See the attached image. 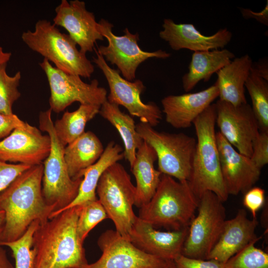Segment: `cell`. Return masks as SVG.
Wrapping results in <instances>:
<instances>
[{"label": "cell", "instance_id": "cell-38", "mask_svg": "<svg viewBox=\"0 0 268 268\" xmlns=\"http://www.w3.org/2000/svg\"><path fill=\"white\" fill-rule=\"evenodd\" d=\"M26 124L13 113L10 115L0 113V139L7 136L14 130L24 127Z\"/></svg>", "mask_w": 268, "mask_h": 268}, {"label": "cell", "instance_id": "cell-3", "mask_svg": "<svg viewBox=\"0 0 268 268\" xmlns=\"http://www.w3.org/2000/svg\"><path fill=\"white\" fill-rule=\"evenodd\" d=\"M216 117V105L212 103L193 123L197 143L188 181L198 200L203 193L210 191L224 202L229 195L221 171L215 130Z\"/></svg>", "mask_w": 268, "mask_h": 268}, {"label": "cell", "instance_id": "cell-15", "mask_svg": "<svg viewBox=\"0 0 268 268\" xmlns=\"http://www.w3.org/2000/svg\"><path fill=\"white\" fill-rule=\"evenodd\" d=\"M54 24L64 28L68 35L85 54L92 52L98 40H104L93 13L88 11L84 1L62 0L55 8Z\"/></svg>", "mask_w": 268, "mask_h": 268}, {"label": "cell", "instance_id": "cell-27", "mask_svg": "<svg viewBox=\"0 0 268 268\" xmlns=\"http://www.w3.org/2000/svg\"><path fill=\"white\" fill-rule=\"evenodd\" d=\"M99 114L118 132L124 145V158L131 167L135 159L136 150L143 142L136 131L134 119L122 112L119 106L107 100L101 105Z\"/></svg>", "mask_w": 268, "mask_h": 268}, {"label": "cell", "instance_id": "cell-29", "mask_svg": "<svg viewBox=\"0 0 268 268\" xmlns=\"http://www.w3.org/2000/svg\"><path fill=\"white\" fill-rule=\"evenodd\" d=\"M245 87L251 97L259 130L268 132V81L250 70Z\"/></svg>", "mask_w": 268, "mask_h": 268}, {"label": "cell", "instance_id": "cell-36", "mask_svg": "<svg viewBox=\"0 0 268 268\" xmlns=\"http://www.w3.org/2000/svg\"><path fill=\"white\" fill-rule=\"evenodd\" d=\"M175 268H224L222 263L213 260H202L186 257L183 254L174 260Z\"/></svg>", "mask_w": 268, "mask_h": 268}, {"label": "cell", "instance_id": "cell-21", "mask_svg": "<svg viewBox=\"0 0 268 268\" xmlns=\"http://www.w3.org/2000/svg\"><path fill=\"white\" fill-rule=\"evenodd\" d=\"M258 222L250 219L246 211L239 209L234 217L226 220L220 235L206 260L225 264L252 241L261 237L255 233Z\"/></svg>", "mask_w": 268, "mask_h": 268}, {"label": "cell", "instance_id": "cell-9", "mask_svg": "<svg viewBox=\"0 0 268 268\" xmlns=\"http://www.w3.org/2000/svg\"><path fill=\"white\" fill-rule=\"evenodd\" d=\"M223 201L213 193L206 191L198 201V212L191 221L182 254L206 260L217 242L226 221Z\"/></svg>", "mask_w": 268, "mask_h": 268}, {"label": "cell", "instance_id": "cell-26", "mask_svg": "<svg viewBox=\"0 0 268 268\" xmlns=\"http://www.w3.org/2000/svg\"><path fill=\"white\" fill-rule=\"evenodd\" d=\"M104 150L101 140L91 131L85 132L66 145L64 159L70 178L73 180L82 178V172L95 163Z\"/></svg>", "mask_w": 268, "mask_h": 268}, {"label": "cell", "instance_id": "cell-1", "mask_svg": "<svg viewBox=\"0 0 268 268\" xmlns=\"http://www.w3.org/2000/svg\"><path fill=\"white\" fill-rule=\"evenodd\" d=\"M43 175V164L32 166L0 193V210L5 216L0 245L19 239L32 222L43 223L54 212L42 194Z\"/></svg>", "mask_w": 268, "mask_h": 268}, {"label": "cell", "instance_id": "cell-17", "mask_svg": "<svg viewBox=\"0 0 268 268\" xmlns=\"http://www.w3.org/2000/svg\"><path fill=\"white\" fill-rule=\"evenodd\" d=\"M221 171L228 195L245 194L258 182L261 169L251 158L239 152L222 135L216 133Z\"/></svg>", "mask_w": 268, "mask_h": 268}, {"label": "cell", "instance_id": "cell-35", "mask_svg": "<svg viewBox=\"0 0 268 268\" xmlns=\"http://www.w3.org/2000/svg\"><path fill=\"white\" fill-rule=\"evenodd\" d=\"M31 166L24 164H9L0 161V193L20 174Z\"/></svg>", "mask_w": 268, "mask_h": 268}, {"label": "cell", "instance_id": "cell-5", "mask_svg": "<svg viewBox=\"0 0 268 268\" xmlns=\"http://www.w3.org/2000/svg\"><path fill=\"white\" fill-rule=\"evenodd\" d=\"M21 39L31 50L66 73L89 78L94 71L92 62L77 48L73 40L49 21L38 20L34 30L23 32Z\"/></svg>", "mask_w": 268, "mask_h": 268}, {"label": "cell", "instance_id": "cell-40", "mask_svg": "<svg viewBox=\"0 0 268 268\" xmlns=\"http://www.w3.org/2000/svg\"><path fill=\"white\" fill-rule=\"evenodd\" d=\"M251 71L268 81V58L260 59L257 62H253Z\"/></svg>", "mask_w": 268, "mask_h": 268}, {"label": "cell", "instance_id": "cell-25", "mask_svg": "<svg viewBox=\"0 0 268 268\" xmlns=\"http://www.w3.org/2000/svg\"><path fill=\"white\" fill-rule=\"evenodd\" d=\"M124 158L122 147L114 141H110L99 159L82 172L80 177L82 179L77 196L60 212L74 206L81 205L88 201L97 200L96 188L102 174L109 167Z\"/></svg>", "mask_w": 268, "mask_h": 268}, {"label": "cell", "instance_id": "cell-16", "mask_svg": "<svg viewBox=\"0 0 268 268\" xmlns=\"http://www.w3.org/2000/svg\"><path fill=\"white\" fill-rule=\"evenodd\" d=\"M50 148L48 134H42L39 129L27 123L0 141V161L36 165L42 164Z\"/></svg>", "mask_w": 268, "mask_h": 268}, {"label": "cell", "instance_id": "cell-41", "mask_svg": "<svg viewBox=\"0 0 268 268\" xmlns=\"http://www.w3.org/2000/svg\"><path fill=\"white\" fill-rule=\"evenodd\" d=\"M0 268H14L8 258L6 251L0 246Z\"/></svg>", "mask_w": 268, "mask_h": 268}, {"label": "cell", "instance_id": "cell-2", "mask_svg": "<svg viewBox=\"0 0 268 268\" xmlns=\"http://www.w3.org/2000/svg\"><path fill=\"white\" fill-rule=\"evenodd\" d=\"M81 205L66 209L40 223L34 233L32 248L35 268H85L88 264L77 233Z\"/></svg>", "mask_w": 268, "mask_h": 268}, {"label": "cell", "instance_id": "cell-28", "mask_svg": "<svg viewBox=\"0 0 268 268\" xmlns=\"http://www.w3.org/2000/svg\"><path fill=\"white\" fill-rule=\"evenodd\" d=\"M101 106L80 104L72 112L66 111L54 123L55 131L61 142L66 146L85 132L86 124L99 114Z\"/></svg>", "mask_w": 268, "mask_h": 268}, {"label": "cell", "instance_id": "cell-32", "mask_svg": "<svg viewBox=\"0 0 268 268\" xmlns=\"http://www.w3.org/2000/svg\"><path fill=\"white\" fill-rule=\"evenodd\" d=\"M7 64L0 66V113L13 114V103L20 97L18 86L21 78L20 71L10 76L6 72Z\"/></svg>", "mask_w": 268, "mask_h": 268}, {"label": "cell", "instance_id": "cell-13", "mask_svg": "<svg viewBox=\"0 0 268 268\" xmlns=\"http://www.w3.org/2000/svg\"><path fill=\"white\" fill-rule=\"evenodd\" d=\"M216 124L219 133L239 152L250 157L253 142L259 133L251 106H238L218 100L215 103Z\"/></svg>", "mask_w": 268, "mask_h": 268}, {"label": "cell", "instance_id": "cell-20", "mask_svg": "<svg viewBox=\"0 0 268 268\" xmlns=\"http://www.w3.org/2000/svg\"><path fill=\"white\" fill-rule=\"evenodd\" d=\"M216 83L197 92L170 95L161 100L165 120L176 129L188 128L212 102L218 97Z\"/></svg>", "mask_w": 268, "mask_h": 268}, {"label": "cell", "instance_id": "cell-11", "mask_svg": "<svg viewBox=\"0 0 268 268\" xmlns=\"http://www.w3.org/2000/svg\"><path fill=\"white\" fill-rule=\"evenodd\" d=\"M49 85V104L52 111L59 113L72 103L101 106L107 100L106 89L93 79L86 83L81 77L66 73L53 67L46 59L39 64Z\"/></svg>", "mask_w": 268, "mask_h": 268}, {"label": "cell", "instance_id": "cell-30", "mask_svg": "<svg viewBox=\"0 0 268 268\" xmlns=\"http://www.w3.org/2000/svg\"><path fill=\"white\" fill-rule=\"evenodd\" d=\"M39 224V221H34L20 238L0 245L11 249L15 260L14 268H35V253L32 248L33 237Z\"/></svg>", "mask_w": 268, "mask_h": 268}, {"label": "cell", "instance_id": "cell-44", "mask_svg": "<svg viewBox=\"0 0 268 268\" xmlns=\"http://www.w3.org/2000/svg\"><path fill=\"white\" fill-rule=\"evenodd\" d=\"M162 268H175L173 261H169L167 265Z\"/></svg>", "mask_w": 268, "mask_h": 268}, {"label": "cell", "instance_id": "cell-14", "mask_svg": "<svg viewBox=\"0 0 268 268\" xmlns=\"http://www.w3.org/2000/svg\"><path fill=\"white\" fill-rule=\"evenodd\" d=\"M97 244L101 256L85 268H162L170 261L142 252L116 230L103 232Z\"/></svg>", "mask_w": 268, "mask_h": 268}, {"label": "cell", "instance_id": "cell-24", "mask_svg": "<svg viewBox=\"0 0 268 268\" xmlns=\"http://www.w3.org/2000/svg\"><path fill=\"white\" fill-rule=\"evenodd\" d=\"M235 58L233 52L224 48L194 52L188 72L182 78L184 90L186 92H190L201 81H208L213 73Z\"/></svg>", "mask_w": 268, "mask_h": 268}, {"label": "cell", "instance_id": "cell-39", "mask_svg": "<svg viewBox=\"0 0 268 268\" xmlns=\"http://www.w3.org/2000/svg\"><path fill=\"white\" fill-rule=\"evenodd\" d=\"M242 15L245 19H255L260 23L268 25V1L265 8L260 12H255L249 8H240Z\"/></svg>", "mask_w": 268, "mask_h": 268}, {"label": "cell", "instance_id": "cell-23", "mask_svg": "<svg viewBox=\"0 0 268 268\" xmlns=\"http://www.w3.org/2000/svg\"><path fill=\"white\" fill-rule=\"evenodd\" d=\"M154 149L146 142L137 149L131 167L136 180L134 205L140 208L151 199L159 184L162 174L154 168L157 160Z\"/></svg>", "mask_w": 268, "mask_h": 268}, {"label": "cell", "instance_id": "cell-6", "mask_svg": "<svg viewBox=\"0 0 268 268\" xmlns=\"http://www.w3.org/2000/svg\"><path fill=\"white\" fill-rule=\"evenodd\" d=\"M50 108L39 115L40 129L51 140L49 154L43 162L42 194L46 203L54 208L49 219L69 205L77 196L82 178L73 180L64 159L65 146L57 136Z\"/></svg>", "mask_w": 268, "mask_h": 268}, {"label": "cell", "instance_id": "cell-12", "mask_svg": "<svg viewBox=\"0 0 268 268\" xmlns=\"http://www.w3.org/2000/svg\"><path fill=\"white\" fill-rule=\"evenodd\" d=\"M96 56L93 62L101 70L107 80L110 92L107 100L110 103L124 107L132 116L139 118L141 122L156 127L162 118V112L154 102L144 103L140 95L145 87L139 79L129 81L120 71L110 67L104 58L94 49Z\"/></svg>", "mask_w": 268, "mask_h": 268}, {"label": "cell", "instance_id": "cell-8", "mask_svg": "<svg viewBox=\"0 0 268 268\" xmlns=\"http://www.w3.org/2000/svg\"><path fill=\"white\" fill-rule=\"evenodd\" d=\"M96 193L108 218L114 222L116 231L130 241V233L136 217L133 208L135 187L123 165L116 162L104 172L98 183Z\"/></svg>", "mask_w": 268, "mask_h": 268}, {"label": "cell", "instance_id": "cell-10", "mask_svg": "<svg viewBox=\"0 0 268 268\" xmlns=\"http://www.w3.org/2000/svg\"><path fill=\"white\" fill-rule=\"evenodd\" d=\"M98 22L99 31L108 44L98 47L96 51L106 62L116 66L122 77L127 80L135 79L137 67L147 59H166L171 56L170 53L161 49L143 51L138 44V33H132L128 28L123 30V35L117 36L113 32L114 25L107 20L102 18Z\"/></svg>", "mask_w": 268, "mask_h": 268}, {"label": "cell", "instance_id": "cell-7", "mask_svg": "<svg viewBox=\"0 0 268 268\" xmlns=\"http://www.w3.org/2000/svg\"><path fill=\"white\" fill-rule=\"evenodd\" d=\"M136 129L142 140L155 150L158 170L162 174L188 181L192 170L197 140L184 133L158 132L146 123L139 122Z\"/></svg>", "mask_w": 268, "mask_h": 268}, {"label": "cell", "instance_id": "cell-31", "mask_svg": "<svg viewBox=\"0 0 268 268\" xmlns=\"http://www.w3.org/2000/svg\"><path fill=\"white\" fill-rule=\"evenodd\" d=\"M108 218L104 207L98 199L81 205L76 226L80 241L83 243L88 233L99 223Z\"/></svg>", "mask_w": 268, "mask_h": 268}, {"label": "cell", "instance_id": "cell-43", "mask_svg": "<svg viewBox=\"0 0 268 268\" xmlns=\"http://www.w3.org/2000/svg\"><path fill=\"white\" fill-rule=\"evenodd\" d=\"M5 212L2 210H0V234L3 230L5 224Z\"/></svg>", "mask_w": 268, "mask_h": 268}, {"label": "cell", "instance_id": "cell-37", "mask_svg": "<svg viewBox=\"0 0 268 268\" xmlns=\"http://www.w3.org/2000/svg\"><path fill=\"white\" fill-rule=\"evenodd\" d=\"M244 194L243 204L251 211L253 218L256 219L257 212L265 202V191L260 187H252Z\"/></svg>", "mask_w": 268, "mask_h": 268}, {"label": "cell", "instance_id": "cell-33", "mask_svg": "<svg viewBox=\"0 0 268 268\" xmlns=\"http://www.w3.org/2000/svg\"><path fill=\"white\" fill-rule=\"evenodd\" d=\"M256 240L238 252L226 263L224 268H268V254L255 246Z\"/></svg>", "mask_w": 268, "mask_h": 268}, {"label": "cell", "instance_id": "cell-4", "mask_svg": "<svg viewBox=\"0 0 268 268\" xmlns=\"http://www.w3.org/2000/svg\"><path fill=\"white\" fill-rule=\"evenodd\" d=\"M198 199L188 181H176L162 174L150 201L139 210L138 217L151 224L179 230L189 227L198 206Z\"/></svg>", "mask_w": 268, "mask_h": 268}, {"label": "cell", "instance_id": "cell-34", "mask_svg": "<svg viewBox=\"0 0 268 268\" xmlns=\"http://www.w3.org/2000/svg\"><path fill=\"white\" fill-rule=\"evenodd\" d=\"M255 165L261 169L268 163V132L259 131L252 144L250 157Z\"/></svg>", "mask_w": 268, "mask_h": 268}, {"label": "cell", "instance_id": "cell-18", "mask_svg": "<svg viewBox=\"0 0 268 268\" xmlns=\"http://www.w3.org/2000/svg\"><path fill=\"white\" fill-rule=\"evenodd\" d=\"M189 227L161 231L136 216L129 235L130 242L142 252L164 260L174 261L182 254Z\"/></svg>", "mask_w": 268, "mask_h": 268}, {"label": "cell", "instance_id": "cell-19", "mask_svg": "<svg viewBox=\"0 0 268 268\" xmlns=\"http://www.w3.org/2000/svg\"><path fill=\"white\" fill-rule=\"evenodd\" d=\"M160 38L166 42L174 51L187 49L199 52L223 49L231 41L232 32L227 28L219 29L214 34L206 36L191 23H176L165 18Z\"/></svg>", "mask_w": 268, "mask_h": 268}, {"label": "cell", "instance_id": "cell-42", "mask_svg": "<svg viewBox=\"0 0 268 268\" xmlns=\"http://www.w3.org/2000/svg\"><path fill=\"white\" fill-rule=\"evenodd\" d=\"M11 57V53L4 52L2 48L0 46V66L3 64H7L10 60Z\"/></svg>", "mask_w": 268, "mask_h": 268}, {"label": "cell", "instance_id": "cell-22", "mask_svg": "<svg viewBox=\"0 0 268 268\" xmlns=\"http://www.w3.org/2000/svg\"><path fill=\"white\" fill-rule=\"evenodd\" d=\"M252 60L248 54L235 58L216 72L215 82L219 100L234 106L247 103L245 84L250 74Z\"/></svg>", "mask_w": 268, "mask_h": 268}]
</instances>
